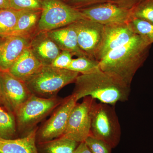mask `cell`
<instances>
[{
	"label": "cell",
	"instance_id": "1f68e13d",
	"mask_svg": "<svg viewBox=\"0 0 153 153\" xmlns=\"http://www.w3.org/2000/svg\"><path fill=\"white\" fill-rule=\"evenodd\" d=\"M3 38H2V37H1V36H0V42H1V41H2V40H3Z\"/></svg>",
	"mask_w": 153,
	"mask_h": 153
},
{
	"label": "cell",
	"instance_id": "30bf717a",
	"mask_svg": "<svg viewBox=\"0 0 153 153\" xmlns=\"http://www.w3.org/2000/svg\"><path fill=\"white\" fill-rule=\"evenodd\" d=\"M71 25L76 31L79 48L86 57L97 60V57L103 41L104 25L86 19Z\"/></svg>",
	"mask_w": 153,
	"mask_h": 153
},
{
	"label": "cell",
	"instance_id": "484cf974",
	"mask_svg": "<svg viewBox=\"0 0 153 153\" xmlns=\"http://www.w3.org/2000/svg\"><path fill=\"white\" fill-rule=\"evenodd\" d=\"M85 142L92 153H111L112 148L101 140L89 136Z\"/></svg>",
	"mask_w": 153,
	"mask_h": 153
},
{
	"label": "cell",
	"instance_id": "6da1fadb",
	"mask_svg": "<svg viewBox=\"0 0 153 153\" xmlns=\"http://www.w3.org/2000/svg\"><path fill=\"white\" fill-rule=\"evenodd\" d=\"M152 44L135 34L127 43L100 60L102 71L131 86L135 74L146 61Z\"/></svg>",
	"mask_w": 153,
	"mask_h": 153
},
{
	"label": "cell",
	"instance_id": "3957f363",
	"mask_svg": "<svg viewBox=\"0 0 153 153\" xmlns=\"http://www.w3.org/2000/svg\"><path fill=\"white\" fill-rule=\"evenodd\" d=\"M79 74L51 65L43 66L25 81L32 94L44 98H52L64 86L75 82Z\"/></svg>",
	"mask_w": 153,
	"mask_h": 153
},
{
	"label": "cell",
	"instance_id": "4dcf8cb0",
	"mask_svg": "<svg viewBox=\"0 0 153 153\" xmlns=\"http://www.w3.org/2000/svg\"><path fill=\"white\" fill-rule=\"evenodd\" d=\"M74 1L77 2L85 1H89V0H74Z\"/></svg>",
	"mask_w": 153,
	"mask_h": 153
},
{
	"label": "cell",
	"instance_id": "d6986e66",
	"mask_svg": "<svg viewBox=\"0 0 153 153\" xmlns=\"http://www.w3.org/2000/svg\"><path fill=\"white\" fill-rule=\"evenodd\" d=\"M79 143L60 137L45 142L38 143L39 153H73Z\"/></svg>",
	"mask_w": 153,
	"mask_h": 153
},
{
	"label": "cell",
	"instance_id": "4fadbf2b",
	"mask_svg": "<svg viewBox=\"0 0 153 153\" xmlns=\"http://www.w3.org/2000/svg\"><path fill=\"white\" fill-rule=\"evenodd\" d=\"M31 36H8L0 42V71H8L25 49Z\"/></svg>",
	"mask_w": 153,
	"mask_h": 153
},
{
	"label": "cell",
	"instance_id": "ffe728a7",
	"mask_svg": "<svg viewBox=\"0 0 153 153\" xmlns=\"http://www.w3.org/2000/svg\"><path fill=\"white\" fill-rule=\"evenodd\" d=\"M20 11L12 8L0 10L1 37H6L13 30L16 25Z\"/></svg>",
	"mask_w": 153,
	"mask_h": 153
},
{
	"label": "cell",
	"instance_id": "83f0119b",
	"mask_svg": "<svg viewBox=\"0 0 153 153\" xmlns=\"http://www.w3.org/2000/svg\"><path fill=\"white\" fill-rule=\"evenodd\" d=\"M73 153H92L85 142L79 143Z\"/></svg>",
	"mask_w": 153,
	"mask_h": 153
},
{
	"label": "cell",
	"instance_id": "ba28073f",
	"mask_svg": "<svg viewBox=\"0 0 153 153\" xmlns=\"http://www.w3.org/2000/svg\"><path fill=\"white\" fill-rule=\"evenodd\" d=\"M94 99L91 97H86L81 103H76L71 111L66 129L61 137L79 143L85 142L90 135L91 109Z\"/></svg>",
	"mask_w": 153,
	"mask_h": 153
},
{
	"label": "cell",
	"instance_id": "7a4b0ae2",
	"mask_svg": "<svg viewBox=\"0 0 153 153\" xmlns=\"http://www.w3.org/2000/svg\"><path fill=\"white\" fill-rule=\"evenodd\" d=\"M72 94L77 101L91 97L100 102L115 106L118 102L127 101L130 86L100 69L92 73L79 74L75 82Z\"/></svg>",
	"mask_w": 153,
	"mask_h": 153
},
{
	"label": "cell",
	"instance_id": "5b68a950",
	"mask_svg": "<svg viewBox=\"0 0 153 153\" xmlns=\"http://www.w3.org/2000/svg\"><path fill=\"white\" fill-rule=\"evenodd\" d=\"M85 19L81 11L60 0H44L38 30L48 32Z\"/></svg>",
	"mask_w": 153,
	"mask_h": 153
},
{
	"label": "cell",
	"instance_id": "e0dca14e",
	"mask_svg": "<svg viewBox=\"0 0 153 153\" xmlns=\"http://www.w3.org/2000/svg\"><path fill=\"white\" fill-rule=\"evenodd\" d=\"M36 134L37 130L34 129L22 138L7 139L0 137V153H39Z\"/></svg>",
	"mask_w": 153,
	"mask_h": 153
},
{
	"label": "cell",
	"instance_id": "52a82bcc",
	"mask_svg": "<svg viewBox=\"0 0 153 153\" xmlns=\"http://www.w3.org/2000/svg\"><path fill=\"white\" fill-rule=\"evenodd\" d=\"M77 100L74 94L63 99L50 118L36 134V142H45L60 137L66 129L68 118Z\"/></svg>",
	"mask_w": 153,
	"mask_h": 153
},
{
	"label": "cell",
	"instance_id": "d4e9b609",
	"mask_svg": "<svg viewBox=\"0 0 153 153\" xmlns=\"http://www.w3.org/2000/svg\"><path fill=\"white\" fill-rule=\"evenodd\" d=\"M11 8L17 10H42L41 0H9Z\"/></svg>",
	"mask_w": 153,
	"mask_h": 153
},
{
	"label": "cell",
	"instance_id": "7c38bea8",
	"mask_svg": "<svg viewBox=\"0 0 153 153\" xmlns=\"http://www.w3.org/2000/svg\"><path fill=\"white\" fill-rule=\"evenodd\" d=\"M135 35L128 23L105 25L103 41L97 60L99 61L109 52L126 44Z\"/></svg>",
	"mask_w": 153,
	"mask_h": 153
},
{
	"label": "cell",
	"instance_id": "ac0fdd59",
	"mask_svg": "<svg viewBox=\"0 0 153 153\" xmlns=\"http://www.w3.org/2000/svg\"><path fill=\"white\" fill-rule=\"evenodd\" d=\"M41 11L42 10L20 11L16 26L6 37L33 36L36 33L35 31L38 30Z\"/></svg>",
	"mask_w": 153,
	"mask_h": 153
},
{
	"label": "cell",
	"instance_id": "7402d4cb",
	"mask_svg": "<svg viewBox=\"0 0 153 153\" xmlns=\"http://www.w3.org/2000/svg\"><path fill=\"white\" fill-rule=\"evenodd\" d=\"M100 69L99 61L85 56L72 59L67 68L68 70L78 72L79 74L92 73Z\"/></svg>",
	"mask_w": 153,
	"mask_h": 153
},
{
	"label": "cell",
	"instance_id": "4316f807",
	"mask_svg": "<svg viewBox=\"0 0 153 153\" xmlns=\"http://www.w3.org/2000/svg\"><path fill=\"white\" fill-rule=\"evenodd\" d=\"M72 55L68 51H62L51 65L55 68L67 69L72 61Z\"/></svg>",
	"mask_w": 153,
	"mask_h": 153
},
{
	"label": "cell",
	"instance_id": "8992f818",
	"mask_svg": "<svg viewBox=\"0 0 153 153\" xmlns=\"http://www.w3.org/2000/svg\"><path fill=\"white\" fill-rule=\"evenodd\" d=\"M63 99L56 97L44 98L32 94L15 113L19 129L29 131L49 114Z\"/></svg>",
	"mask_w": 153,
	"mask_h": 153
},
{
	"label": "cell",
	"instance_id": "cb8c5ba5",
	"mask_svg": "<svg viewBox=\"0 0 153 153\" xmlns=\"http://www.w3.org/2000/svg\"><path fill=\"white\" fill-rule=\"evenodd\" d=\"M131 10V18L153 23V0H143Z\"/></svg>",
	"mask_w": 153,
	"mask_h": 153
},
{
	"label": "cell",
	"instance_id": "603a6c76",
	"mask_svg": "<svg viewBox=\"0 0 153 153\" xmlns=\"http://www.w3.org/2000/svg\"><path fill=\"white\" fill-rule=\"evenodd\" d=\"M128 24L135 34L140 36L149 44H153V23L140 19L131 18Z\"/></svg>",
	"mask_w": 153,
	"mask_h": 153
},
{
	"label": "cell",
	"instance_id": "f1b7e54d",
	"mask_svg": "<svg viewBox=\"0 0 153 153\" xmlns=\"http://www.w3.org/2000/svg\"><path fill=\"white\" fill-rule=\"evenodd\" d=\"M11 8L9 0H0V10Z\"/></svg>",
	"mask_w": 153,
	"mask_h": 153
},
{
	"label": "cell",
	"instance_id": "f546056e",
	"mask_svg": "<svg viewBox=\"0 0 153 153\" xmlns=\"http://www.w3.org/2000/svg\"><path fill=\"white\" fill-rule=\"evenodd\" d=\"M124 1H130V8L131 10L132 9L131 6H133L132 8H133L134 7H135L139 3L141 2L143 0H123Z\"/></svg>",
	"mask_w": 153,
	"mask_h": 153
},
{
	"label": "cell",
	"instance_id": "9c48e42d",
	"mask_svg": "<svg viewBox=\"0 0 153 153\" xmlns=\"http://www.w3.org/2000/svg\"><path fill=\"white\" fill-rule=\"evenodd\" d=\"M32 95L25 82L9 71H0L1 103L7 110L15 114Z\"/></svg>",
	"mask_w": 153,
	"mask_h": 153
},
{
	"label": "cell",
	"instance_id": "d6a6232c",
	"mask_svg": "<svg viewBox=\"0 0 153 153\" xmlns=\"http://www.w3.org/2000/svg\"><path fill=\"white\" fill-rule=\"evenodd\" d=\"M1 104V98H0V105Z\"/></svg>",
	"mask_w": 153,
	"mask_h": 153
},
{
	"label": "cell",
	"instance_id": "9a60e30c",
	"mask_svg": "<svg viewBox=\"0 0 153 153\" xmlns=\"http://www.w3.org/2000/svg\"><path fill=\"white\" fill-rule=\"evenodd\" d=\"M47 33L61 51H68L78 57H86L79 48L76 31L71 24Z\"/></svg>",
	"mask_w": 153,
	"mask_h": 153
},
{
	"label": "cell",
	"instance_id": "277c9868",
	"mask_svg": "<svg viewBox=\"0 0 153 153\" xmlns=\"http://www.w3.org/2000/svg\"><path fill=\"white\" fill-rule=\"evenodd\" d=\"M121 130L114 106L94 99L91 109L90 135L101 140L112 149L120 142Z\"/></svg>",
	"mask_w": 153,
	"mask_h": 153
},
{
	"label": "cell",
	"instance_id": "44dd1931",
	"mask_svg": "<svg viewBox=\"0 0 153 153\" xmlns=\"http://www.w3.org/2000/svg\"><path fill=\"white\" fill-rule=\"evenodd\" d=\"M16 132V126L14 115L0 107V137L14 139Z\"/></svg>",
	"mask_w": 153,
	"mask_h": 153
},
{
	"label": "cell",
	"instance_id": "8fae6325",
	"mask_svg": "<svg viewBox=\"0 0 153 153\" xmlns=\"http://www.w3.org/2000/svg\"><path fill=\"white\" fill-rule=\"evenodd\" d=\"M81 12L85 19L104 26L128 23L131 19V10L112 3L91 7Z\"/></svg>",
	"mask_w": 153,
	"mask_h": 153
},
{
	"label": "cell",
	"instance_id": "2e32d148",
	"mask_svg": "<svg viewBox=\"0 0 153 153\" xmlns=\"http://www.w3.org/2000/svg\"><path fill=\"white\" fill-rule=\"evenodd\" d=\"M43 66L29 47L25 49L8 71L13 76L25 82Z\"/></svg>",
	"mask_w": 153,
	"mask_h": 153
},
{
	"label": "cell",
	"instance_id": "5bb4252c",
	"mask_svg": "<svg viewBox=\"0 0 153 153\" xmlns=\"http://www.w3.org/2000/svg\"><path fill=\"white\" fill-rule=\"evenodd\" d=\"M30 48L44 66L51 65L62 51L47 32L38 31L32 36Z\"/></svg>",
	"mask_w": 153,
	"mask_h": 153
}]
</instances>
